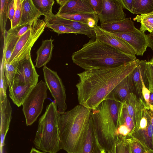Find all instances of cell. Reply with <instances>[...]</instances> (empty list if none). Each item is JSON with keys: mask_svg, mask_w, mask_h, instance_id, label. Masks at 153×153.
<instances>
[{"mask_svg": "<svg viewBox=\"0 0 153 153\" xmlns=\"http://www.w3.org/2000/svg\"><path fill=\"white\" fill-rule=\"evenodd\" d=\"M137 59L120 66L91 69L77 74L76 84L79 105L94 110L108 100L114 88L131 74L139 63Z\"/></svg>", "mask_w": 153, "mask_h": 153, "instance_id": "obj_1", "label": "cell"}, {"mask_svg": "<svg viewBox=\"0 0 153 153\" xmlns=\"http://www.w3.org/2000/svg\"><path fill=\"white\" fill-rule=\"evenodd\" d=\"M91 110L80 105L59 114L58 125L60 149L82 153L88 134Z\"/></svg>", "mask_w": 153, "mask_h": 153, "instance_id": "obj_2", "label": "cell"}, {"mask_svg": "<svg viewBox=\"0 0 153 153\" xmlns=\"http://www.w3.org/2000/svg\"><path fill=\"white\" fill-rule=\"evenodd\" d=\"M73 62L86 70L117 66L137 59L96 39H91L71 56Z\"/></svg>", "mask_w": 153, "mask_h": 153, "instance_id": "obj_3", "label": "cell"}, {"mask_svg": "<svg viewBox=\"0 0 153 153\" xmlns=\"http://www.w3.org/2000/svg\"><path fill=\"white\" fill-rule=\"evenodd\" d=\"M59 114L55 103L47 105L39 120L33 140L35 147L45 153H57L60 150L58 122Z\"/></svg>", "mask_w": 153, "mask_h": 153, "instance_id": "obj_4", "label": "cell"}, {"mask_svg": "<svg viewBox=\"0 0 153 153\" xmlns=\"http://www.w3.org/2000/svg\"><path fill=\"white\" fill-rule=\"evenodd\" d=\"M100 145L109 152L117 139V128L110 114L108 100L102 102L92 110L90 118Z\"/></svg>", "mask_w": 153, "mask_h": 153, "instance_id": "obj_5", "label": "cell"}, {"mask_svg": "<svg viewBox=\"0 0 153 153\" xmlns=\"http://www.w3.org/2000/svg\"><path fill=\"white\" fill-rule=\"evenodd\" d=\"M46 23L38 19L30 29L19 37L7 64L19 63L31 57V51L34 44L44 31Z\"/></svg>", "mask_w": 153, "mask_h": 153, "instance_id": "obj_6", "label": "cell"}, {"mask_svg": "<svg viewBox=\"0 0 153 153\" xmlns=\"http://www.w3.org/2000/svg\"><path fill=\"white\" fill-rule=\"evenodd\" d=\"M47 88L45 83L41 80L34 86L23 102L22 111L27 126L32 125L41 113L47 97Z\"/></svg>", "mask_w": 153, "mask_h": 153, "instance_id": "obj_7", "label": "cell"}, {"mask_svg": "<svg viewBox=\"0 0 153 153\" xmlns=\"http://www.w3.org/2000/svg\"><path fill=\"white\" fill-rule=\"evenodd\" d=\"M43 70L45 83L55 101L59 114L65 112L67 108L65 89L61 79L56 72L46 66L43 67Z\"/></svg>", "mask_w": 153, "mask_h": 153, "instance_id": "obj_8", "label": "cell"}, {"mask_svg": "<svg viewBox=\"0 0 153 153\" xmlns=\"http://www.w3.org/2000/svg\"><path fill=\"white\" fill-rule=\"evenodd\" d=\"M145 105L138 125L128 135L138 140L148 152H153V128L149 112Z\"/></svg>", "mask_w": 153, "mask_h": 153, "instance_id": "obj_9", "label": "cell"}, {"mask_svg": "<svg viewBox=\"0 0 153 153\" xmlns=\"http://www.w3.org/2000/svg\"><path fill=\"white\" fill-rule=\"evenodd\" d=\"M121 0H102V7L99 15L100 24L123 20L126 15Z\"/></svg>", "mask_w": 153, "mask_h": 153, "instance_id": "obj_10", "label": "cell"}, {"mask_svg": "<svg viewBox=\"0 0 153 153\" xmlns=\"http://www.w3.org/2000/svg\"><path fill=\"white\" fill-rule=\"evenodd\" d=\"M109 33L126 42L133 48L137 56H143L148 47L147 35L137 28L134 31L130 32Z\"/></svg>", "mask_w": 153, "mask_h": 153, "instance_id": "obj_11", "label": "cell"}, {"mask_svg": "<svg viewBox=\"0 0 153 153\" xmlns=\"http://www.w3.org/2000/svg\"><path fill=\"white\" fill-rule=\"evenodd\" d=\"M96 39L128 54L135 56L134 50L126 42L97 25L94 27Z\"/></svg>", "mask_w": 153, "mask_h": 153, "instance_id": "obj_12", "label": "cell"}, {"mask_svg": "<svg viewBox=\"0 0 153 153\" xmlns=\"http://www.w3.org/2000/svg\"><path fill=\"white\" fill-rule=\"evenodd\" d=\"M39 76L30 57L19 63L14 79L22 83L36 85L38 83Z\"/></svg>", "mask_w": 153, "mask_h": 153, "instance_id": "obj_13", "label": "cell"}, {"mask_svg": "<svg viewBox=\"0 0 153 153\" xmlns=\"http://www.w3.org/2000/svg\"><path fill=\"white\" fill-rule=\"evenodd\" d=\"M46 23L61 25L73 30L78 31L79 34L87 36L92 39H96L94 28L89 27L88 25L77 21L62 18L56 14L45 21Z\"/></svg>", "mask_w": 153, "mask_h": 153, "instance_id": "obj_14", "label": "cell"}, {"mask_svg": "<svg viewBox=\"0 0 153 153\" xmlns=\"http://www.w3.org/2000/svg\"><path fill=\"white\" fill-rule=\"evenodd\" d=\"M127 111L134 122L135 127L138 125L142 116L145 102L139 99L133 92L131 93L123 102Z\"/></svg>", "mask_w": 153, "mask_h": 153, "instance_id": "obj_15", "label": "cell"}, {"mask_svg": "<svg viewBox=\"0 0 153 153\" xmlns=\"http://www.w3.org/2000/svg\"><path fill=\"white\" fill-rule=\"evenodd\" d=\"M134 93L132 73L124 79L113 89L108 100L122 103L131 93Z\"/></svg>", "mask_w": 153, "mask_h": 153, "instance_id": "obj_16", "label": "cell"}, {"mask_svg": "<svg viewBox=\"0 0 153 153\" xmlns=\"http://www.w3.org/2000/svg\"><path fill=\"white\" fill-rule=\"evenodd\" d=\"M81 13H94L88 0H69L64 5L60 7L56 14H74Z\"/></svg>", "mask_w": 153, "mask_h": 153, "instance_id": "obj_17", "label": "cell"}, {"mask_svg": "<svg viewBox=\"0 0 153 153\" xmlns=\"http://www.w3.org/2000/svg\"><path fill=\"white\" fill-rule=\"evenodd\" d=\"M12 108L7 96L0 102L1 151L4 146V140L12 119Z\"/></svg>", "mask_w": 153, "mask_h": 153, "instance_id": "obj_18", "label": "cell"}, {"mask_svg": "<svg viewBox=\"0 0 153 153\" xmlns=\"http://www.w3.org/2000/svg\"><path fill=\"white\" fill-rule=\"evenodd\" d=\"M35 85L22 83L14 79L11 88L9 89V96L14 103L21 106L31 90Z\"/></svg>", "mask_w": 153, "mask_h": 153, "instance_id": "obj_19", "label": "cell"}, {"mask_svg": "<svg viewBox=\"0 0 153 153\" xmlns=\"http://www.w3.org/2000/svg\"><path fill=\"white\" fill-rule=\"evenodd\" d=\"M42 15L32 0H23L22 4V16L18 25L33 23Z\"/></svg>", "mask_w": 153, "mask_h": 153, "instance_id": "obj_20", "label": "cell"}, {"mask_svg": "<svg viewBox=\"0 0 153 153\" xmlns=\"http://www.w3.org/2000/svg\"><path fill=\"white\" fill-rule=\"evenodd\" d=\"M53 40L51 38L42 40L41 45L36 52L37 57L35 61L36 68L45 66L51 59L54 47Z\"/></svg>", "mask_w": 153, "mask_h": 153, "instance_id": "obj_21", "label": "cell"}, {"mask_svg": "<svg viewBox=\"0 0 153 153\" xmlns=\"http://www.w3.org/2000/svg\"><path fill=\"white\" fill-rule=\"evenodd\" d=\"M100 26L109 32L128 33L132 32L136 28L134 22L128 18L119 21L100 24Z\"/></svg>", "mask_w": 153, "mask_h": 153, "instance_id": "obj_22", "label": "cell"}, {"mask_svg": "<svg viewBox=\"0 0 153 153\" xmlns=\"http://www.w3.org/2000/svg\"><path fill=\"white\" fill-rule=\"evenodd\" d=\"M102 150L90 118L88 132L82 153H101Z\"/></svg>", "mask_w": 153, "mask_h": 153, "instance_id": "obj_23", "label": "cell"}, {"mask_svg": "<svg viewBox=\"0 0 153 153\" xmlns=\"http://www.w3.org/2000/svg\"><path fill=\"white\" fill-rule=\"evenodd\" d=\"M58 16L64 19L86 24L91 28H94L97 25L99 20V15L95 13H81L74 14H63Z\"/></svg>", "mask_w": 153, "mask_h": 153, "instance_id": "obj_24", "label": "cell"}, {"mask_svg": "<svg viewBox=\"0 0 153 153\" xmlns=\"http://www.w3.org/2000/svg\"><path fill=\"white\" fill-rule=\"evenodd\" d=\"M4 37V43L2 58L4 60L5 64H7L19 37L7 31Z\"/></svg>", "mask_w": 153, "mask_h": 153, "instance_id": "obj_25", "label": "cell"}, {"mask_svg": "<svg viewBox=\"0 0 153 153\" xmlns=\"http://www.w3.org/2000/svg\"><path fill=\"white\" fill-rule=\"evenodd\" d=\"M134 14H144L153 13V0H133Z\"/></svg>", "mask_w": 153, "mask_h": 153, "instance_id": "obj_26", "label": "cell"}, {"mask_svg": "<svg viewBox=\"0 0 153 153\" xmlns=\"http://www.w3.org/2000/svg\"><path fill=\"white\" fill-rule=\"evenodd\" d=\"M33 1L36 7L44 16L45 21L54 14L52 12V8L54 3V0H33Z\"/></svg>", "mask_w": 153, "mask_h": 153, "instance_id": "obj_27", "label": "cell"}, {"mask_svg": "<svg viewBox=\"0 0 153 153\" xmlns=\"http://www.w3.org/2000/svg\"><path fill=\"white\" fill-rule=\"evenodd\" d=\"M141 72L143 74L148 84V88L150 92L153 91V65L150 61L140 60Z\"/></svg>", "mask_w": 153, "mask_h": 153, "instance_id": "obj_28", "label": "cell"}, {"mask_svg": "<svg viewBox=\"0 0 153 153\" xmlns=\"http://www.w3.org/2000/svg\"><path fill=\"white\" fill-rule=\"evenodd\" d=\"M123 124H125L128 127L130 131V134L135 128L133 120L129 114L123 102L122 103L120 108L117 128Z\"/></svg>", "mask_w": 153, "mask_h": 153, "instance_id": "obj_29", "label": "cell"}, {"mask_svg": "<svg viewBox=\"0 0 153 153\" xmlns=\"http://www.w3.org/2000/svg\"><path fill=\"white\" fill-rule=\"evenodd\" d=\"M133 19L140 23L141 31L143 32L146 31L150 33L153 32V13L137 15Z\"/></svg>", "mask_w": 153, "mask_h": 153, "instance_id": "obj_30", "label": "cell"}, {"mask_svg": "<svg viewBox=\"0 0 153 153\" xmlns=\"http://www.w3.org/2000/svg\"><path fill=\"white\" fill-rule=\"evenodd\" d=\"M109 153H131L130 146L126 136L117 135L114 147Z\"/></svg>", "mask_w": 153, "mask_h": 153, "instance_id": "obj_31", "label": "cell"}, {"mask_svg": "<svg viewBox=\"0 0 153 153\" xmlns=\"http://www.w3.org/2000/svg\"><path fill=\"white\" fill-rule=\"evenodd\" d=\"M141 66L140 62L132 72L134 94L139 99L143 100L142 94V83L140 76Z\"/></svg>", "mask_w": 153, "mask_h": 153, "instance_id": "obj_32", "label": "cell"}, {"mask_svg": "<svg viewBox=\"0 0 153 153\" xmlns=\"http://www.w3.org/2000/svg\"><path fill=\"white\" fill-rule=\"evenodd\" d=\"M10 0H1L0 25L2 34L4 35L6 30V25L8 18V6Z\"/></svg>", "mask_w": 153, "mask_h": 153, "instance_id": "obj_33", "label": "cell"}, {"mask_svg": "<svg viewBox=\"0 0 153 153\" xmlns=\"http://www.w3.org/2000/svg\"><path fill=\"white\" fill-rule=\"evenodd\" d=\"M19 64V63L5 64V74L9 89L11 88L13 85Z\"/></svg>", "mask_w": 153, "mask_h": 153, "instance_id": "obj_34", "label": "cell"}, {"mask_svg": "<svg viewBox=\"0 0 153 153\" xmlns=\"http://www.w3.org/2000/svg\"><path fill=\"white\" fill-rule=\"evenodd\" d=\"M126 137L130 144L131 153H149L138 140L128 135Z\"/></svg>", "mask_w": 153, "mask_h": 153, "instance_id": "obj_35", "label": "cell"}, {"mask_svg": "<svg viewBox=\"0 0 153 153\" xmlns=\"http://www.w3.org/2000/svg\"><path fill=\"white\" fill-rule=\"evenodd\" d=\"M5 65L4 60L2 58L1 66L0 102L3 101L7 96L6 90L8 86L5 74Z\"/></svg>", "mask_w": 153, "mask_h": 153, "instance_id": "obj_36", "label": "cell"}, {"mask_svg": "<svg viewBox=\"0 0 153 153\" xmlns=\"http://www.w3.org/2000/svg\"><path fill=\"white\" fill-rule=\"evenodd\" d=\"M23 0H14L15 10L14 16L11 23L10 29L18 26L20 22L22 13V4Z\"/></svg>", "mask_w": 153, "mask_h": 153, "instance_id": "obj_37", "label": "cell"}, {"mask_svg": "<svg viewBox=\"0 0 153 153\" xmlns=\"http://www.w3.org/2000/svg\"><path fill=\"white\" fill-rule=\"evenodd\" d=\"M110 114L117 128L120 106L122 103L113 100H108Z\"/></svg>", "mask_w": 153, "mask_h": 153, "instance_id": "obj_38", "label": "cell"}, {"mask_svg": "<svg viewBox=\"0 0 153 153\" xmlns=\"http://www.w3.org/2000/svg\"><path fill=\"white\" fill-rule=\"evenodd\" d=\"M46 27L52 29L53 31L59 34L65 33L79 34L78 31L61 25L46 23Z\"/></svg>", "mask_w": 153, "mask_h": 153, "instance_id": "obj_39", "label": "cell"}, {"mask_svg": "<svg viewBox=\"0 0 153 153\" xmlns=\"http://www.w3.org/2000/svg\"><path fill=\"white\" fill-rule=\"evenodd\" d=\"M33 23H28L22 25H18L13 29H10L7 31L13 33L17 36L20 37L31 28Z\"/></svg>", "mask_w": 153, "mask_h": 153, "instance_id": "obj_40", "label": "cell"}, {"mask_svg": "<svg viewBox=\"0 0 153 153\" xmlns=\"http://www.w3.org/2000/svg\"><path fill=\"white\" fill-rule=\"evenodd\" d=\"M140 73L142 83V94L144 101L145 103V107L147 108H150L149 101L150 96V91L149 89L146 87L144 83L141 74V68Z\"/></svg>", "mask_w": 153, "mask_h": 153, "instance_id": "obj_41", "label": "cell"}, {"mask_svg": "<svg viewBox=\"0 0 153 153\" xmlns=\"http://www.w3.org/2000/svg\"><path fill=\"white\" fill-rule=\"evenodd\" d=\"M94 12L98 15L101 13L102 7V0H88Z\"/></svg>", "mask_w": 153, "mask_h": 153, "instance_id": "obj_42", "label": "cell"}, {"mask_svg": "<svg viewBox=\"0 0 153 153\" xmlns=\"http://www.w3.org/2000/svg\"><path fill=\"white\" fill-rule=\"evenodd\" d=\"M130 133V131L129 129L125 124L120 126L117 128L116 132L117 135H120L123 136H126Z\"/></svg>", "mask_w": 153, "mask_h": 153, "instance_id": "obj_43", "label": "cell"}, {"mask_svg": "<svg viewBox=\"0 0 153 153\" xmlns=\"http://www.w3.org/2000/svg\"><path fill=\"white\" fill-rule=\"evenodd\" d=\"M15 10L14 0H10L8 6V18L11 23L13 19Z\"/></svg>", "mask_w": 153, "mask_h": 153, "instance_id": "obj_44", "label": "cell"}, {"mask_svg": "<svg viewBox=\"0 0 153 153\" xmlns=\"http://www.w3.org/2000/svg\"><path fill=\"white\" fill-rule=\"evenodd\" d=\"M123 8L133 13V0H121Z\"/></svg>", "mask_w": 153, "mask_h": 153, "instance_id": "obj_45", "label": "cell"}, {"mask_svg": "<svg viewBox=\"0 0 153 153\" xmlns=\"http://www.w3.org/2000/svg\"><path fill=\"white\" fill-rule=\"evenodd\" d=\"M147 35L148 39V47L153 51V32Z\"/></svg>", "mask_w": 153, "mask_h": 153, "instance_id": "obj_46", "label": "cell"}, {"mask_svg": "<svg viewBox=\"0 0 153 153\" xmlns=\"http://www.w3.org/2000/svg\"><path fill=\"white\" fill-rule=\"evenodd\" d=\"M149 103V108H153V91L150 92Z\"/></svg>", "mask_w": 153, "mask_h": 153, "instance_id": "obj_47", "label": "cell"}, {"mask_svg": "<svg viewBox=\"0 0 153 153\" xmlns=\"http://www.w3.org/2000/svg\"><path fill=\"white\" fill-rule=\"evenodd\" d=\"M69 0H56L57 3L59 4L60 7H62L67 3Z\"/></svg>", "mask_w": 153, "mask_h": 153, "instance_id": "obj_48", "label": "cell"}, {"mask_svg": "<svg viewBox=\"0 0 153 153\" xmlns=\"http://www.w3.org/2000/svg\"><path fill=\"white\" fill-rule=\"evenodd\" d=\"M146 108L148 109L149 112V114L150 115L151 121L153 128V110L149 108Z\"/></svg>", "mask_w": 153, "mask_h": 153, "instance_id": "obj_49", "label": "cell"}, {"mask_svg": "<svg viewBox=\"0 0 153 153\" xmlns=\"http://www.w3.org/2000/svg\"><path fill=\"white\" fill-rule=\"evenodd\" d=\"M30 153H44V152H41L34 148H32L31 149Z\"/></svg>", "mask_w": 153, "mask_h": 153, "instance_id": "obj_50", "label": "cell"}, {"mask_svg": "<svg viewBox=\"0 0 153 153\" xmlns=\"http://www.w3.org/2000/svg\"><path fill=\"white\" fill-rule=\"evenodd\" d=\"M101 153H109V152H107L105 151L103 149H102L101 151Z\"/></svg>", "mask_w": 153, "mask_h": 153, "instance_id": "obj_51", "label": "cell"}, {"mask_svg": "<svg viewBox=\"0 0 153 153\" xmlns=\"http://www.w3.org/2000/svg\"><path fill=\"white\" fill-rule=\"evenodd\" d=\"M153 64V60L151 59L150 61Z\"/></svg>", "mask_w": 153, "mask_h": 153, "instance_id": "obj_52", "label": "cell"}, {"mask_svg": "<svg viewBox=\"0 0 153 153\" xmlns=\"http://www.w3.org/2000/svg\"><path fill=\"white\" fill-rule=\"evenodd\" d=\"M149 153H153V152H149Z\"/></svg>", "mask_w": 153, "mask_h": 153, "instance_id": "obj_53", "label": "cell"}, {"mask_svg": "<svg viewBox=\"0 0 153 153\" xmlns=\"http://www.w3.org/2000/svg\"><path fill=\"white\" fill-rule=\"evenodd\" d=\"M150 108L151 109H152L153 110V108Z\"/></svg>", "mask_w": 153, "mask_h": 153, "instance_id": "obj_54", "label": "cell"}, {"mask_svg": "<svg viewBox=\"0 0 153 153\" xmlns=\"http://www.w3.org/2000/svg\"><path fill=\"white\" fill-rule=\"evenodd\" d=\"M152 59L153 60V57H152Z\"/></svg>", "mask_w": 153, "mask_h": 153, "instance_id": "obj_55", "label": "cell"}, {"mask_svg": "<svg viewBox=\"0 0 153 153\" xmlns=\"http://www.w3.org/2000/svg\"></svg>", "mask_w": 153, "mask_h": 153, "instance_id": "obj_56", "label": "cell"}]
</instances>
